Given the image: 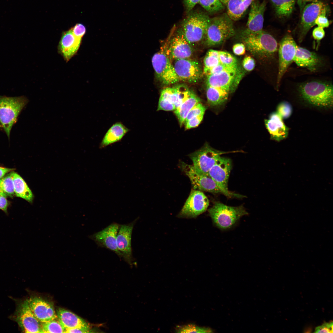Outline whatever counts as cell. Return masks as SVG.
Wrapping results in <instances>:
<instances>
[{
    "label": "cell",
    "mask_w": 333,
    "mask_h": 333,
    "mask_svg": "<svg viewBox=\"0 0 333 333\" xmlns=\"http://www.w3.org/2000/svg\"><path fill=\"white\" fill-rule=\"evenodd\" d=\"M15 320L25 333H43L41 323L35 317L29 305L28 299L19 303L15 314Z\"/></svg>",
    "instance_id": "13"
},
{
    "label": "cell",
    "mask_w": 333,
    "mask_h": 333,
    "mask_svg": "<svg viewBox=\"0 0 333 333\" xmlns=\"http://www.w3.org/2000/svg\"><path fill=\"white\" fill-rule=\"evenodd\" d=\"M232 166L230 158L220 156L209 170L208 176L225 195L229 197H244V196L232 192L228 189V182Z\"/></svg>",
    "instance_id": "7"
},
{
    "label": "cell",
    "mask_w": 333,
    "mask_h": 333,
    "mask_svg": "<svg viewBox=\"0 0 333 333\" xmlns=\"http://www.w3.org/2000/svg\"><path fill=\"white\" fill-rule=\"evenodd\" d=\"M230 92L221 88L207 86L206 94L209 104L216 106L223 104L228 99Z\"/></svg>",
    "instance_id": "29"
},
{
    "label": "cell",
    "mask_w": 333,
    "mask_h": 333,
    "mask_svg": "<svg viewBox=\"0 0 333 333\" xmlns=\"http://www.w3.org/2000/svg\"><path fill=\"white\" fill-rule=\"evenodd\" d=\"M28 101V99L24 96H0V124L8 138L18 115Z\"/></svg>",
    "instance_id": "5"
},
{
    "label": "cell",
    "mask_w": 333,
    "mask_h": 333,
    "mask_svg": "<svg viewBox=\"0 0 333 333\" xmlns=\"http://www.w3.org/2000/svg\"><path fill=\"white\" fill-rule=\"evenodd\" d=\"M177 85L172 87H167L163 89L161 92L160 97L174 104L175 105L177 101Z\"/></svg>",
    "instance_id": "37"
},
{
    "label": "cell",
    "mask_w": 333,
    "mask_h": 333,
    "mask_svg": "<svg viewBox=\"0 0 333 333\" xmlns=\"http://www.w3.org/2000/svg\"><path fill=\"white\" fill-rule=\"evenodd\" d=\"M208 212L215 225L222 229L231 228L241 217L248 214L242 205L232 207L219 202L215 203Z\"/></svg>",
    "instance_id": "6"
},
{
    "label": "cell",
    "mask_w": 333,
    "mask_h": 333,
    "mask_svg": "<svg viewBox=\"0 0 333 333\" xmlns=\"http://www.w3.org/2000/svg\"><path fill=\"white\" fill-rule=\"evenodd\" d=\"M312 34L314 39L316 40L317 43V47L318 48L321 40L324 38L325 35L324 28L318 26L314 29Z\"/></svg>",
    "instance_id": "47"
},
{
    "label": "cell",
    "mask_w": 333,
    "mask_h": 333,
    "mask_svg": "<svg viewBox=\"0 0 333 333\" xmlns=\"http://www.w3.org/2000/svg\"><path fill=\"white\" fill-rule=\"evenodd\" d=\"M235 34L233 20L224 13L210 18L204 39L207 45L214 46L222 43Z\"/></svg>",
    "instance_id": "4"
},
{
    "label": "cell",
    "mask_w": 333,
    "mask_h": 333,
    "mask_svg": "<svg viewBox=\"0 0 333 333\" xmlns=\"http://www.w3.org/2000/svg\"><path fill=\"white\" fill-rule=\"evenodd\" d=\"M297 45L292 36L286 35L282 39L278 50L279 65L277 78L278 86L288 67L294 61Z\"/></svg>",
    "instance_id": "12"
},
{
    "label": "cell",
    "mask_w": 333,
    "mask_h": 333,
    "mask_svg": "<svg viewBox=\"0 0 333 333\" xmlns=\"http://www.w3.org/2000/svg\"><path fill=\"white\" fill-rule=\"evenodd\" d=\"M176 109L175 105L160 97L157 110H162L166 111L175 110Z\"/></svg>",
    "instance_id": "44"
},
{
    "label": "cell",
    "mask_w": 333,
    "mask_h": 333,
    "mask_svg": "<svg viewBox=\"0 0 333 333\" xmlns=\"http://www.w3.org/2000/svg\"><path fill=\"white\" fill-rule=\"evenodd\" d=\"M177 332H212L213 330L209 328L198 327L193 324L178 326L175 330Z\"/></svg>",
    "instance_id": "36"
},
{
    "label": "cell",
    "mask_w": 333,
    "mask_h": 333,
    "mask_svg": "<svg viewBox=\"0 0 333 333\" xmlns=\"http://www.w3.org/2000/svg\"><path fill=\"white\" fill-rule=\"evenodd\" d=\"M29 306L36 319L44 323L57 318L52 304L39 297H32L28 299Z\"/></svg>",
    "instance_id": "19"
},
{
    "label": "cell",
    "mask_w": 333,
    "mask_h": 333,
    "mask_svg": "<svg viewBox=\"0 0 333 333\" xmlns=\"http://www.w3.org/2000/svg\"><path fill=\"white\" fill-rule=\"evenodd\" d=\"M199 3L207 11L214 14L224 9V6L220 0H199Z\"/></svg>",
    "instance_id": "34"
},
{
    "label": "cell",
    "mask_w": 333,
    "mask_h": 333,
    "mask_svg": "<svg viewBox=\"0 0 333 333\" xmlns=\"http://www.w3.org/2000/svg\"><path fill=\"white\" fill-rule=\"evenodd\" d=\"M204 114H201L194 117L184 123L186 129H190L197 126L202 120Z\"/></svg>",
    "instance_id": "46"
},
{
    "label": "cell",
    "mask_w": 333,
    "mask_h": 333,
    "mask_svg": "<svg viewBox=\"0 0 333 333\" xmlns=\"http://www.w3.org/2000/svg\"><path fill=\"white\" fill-rule=\"evenodd\" d=\"M327 12H324L318 16L314 22L315 25H316L323 28L329 26V22L326 16Z\"/></svg>",
    "instance_id": "45"
},
{
    "label": "cell",
    "mask_w": 333,
    "mask_h": 333,
    "mask_svg": "<svg viewBox=\"0 0 333 333\" xmlns=\"http://www.w3.org/2000/svg\"><path fill=\"white\" fill-rule=\"evenodd\" d=\"M180 166L181 170L189 178L193 189L214 194L221 193L215 183L209 176L197 171L192 165L182 161Z\"/></svg>",
    "instance_id": "11"
},
{
    "label": "cell",
    "mask_w": 333,
    "mask_h": 333,
    "mask_svg": "<svg viewBox=\"0 0 333 333\" xmlns=\"http://www.w3.org/2000/svg\"><path fill=\"white\" fill-rule=\"evenodd\" d=\"M219 59L220 63L226 66L237 65L236 59L228 52L219 51Z\"/></svg>",
    "instance_id": "39"
},
{
    "label": "cell",
    "mask_w": 333,
    "mask_h": 333,
    "mask_svg": "<svg viewBox=\"0 0 333 333\" xmlns=\"http://www.w3.org/2000/svg\"><path fill=\"white\" fill-rule=\"evenodd\" d=\"M315 0H297L301 12L307 2H312Z\"/></svg>",
    "instance_id": "54"
},
{
    "label": "cell",
    "mask_w": 333,
    "mask_h": 333,
    "mask_svg": "<svg viewBox=\"0 0 333 333\" xmlns=\"http://www.w3.org/2000/svg\"><path fill=\"white\" fill-rule=\"evenodd\" d=\"M64 333H87L86 331L79 328H73L65 330Z\"/></svg>",
    "instance_id": "53"
},
{
    "label": "cell",
    "mask_w": 333,
    "mask_h": 333,
    "mask_svg": "<svg viewBox=\"0 0 333 333\" xmlns=\"http://www.w3.org/2000/svg\"><path fill=\"white\" fill-rule=\"evenodd\" d=\"M255 0H230L226 7L227 14L233 21L239 20Z\"/></svg>",
    "instance_id": "27"
},
{
    "label": "cell",
    "mask_w": 333,
    "mask_h": 333,
    "mask_svg": "<svg viewBox=\"0 0 333 333\" xmlns=\"http://www.w3.org/2000/svg\"><path fill=\"white\" fill-rule=\"evenodd\" d=\"M327 7L323 2L314 1L306 5L301 11V17L299 26L298 40L301 42L307 33L315 25V21L321 13L327 12Z\"/></svg>",
    "instance_id": "10"
},
{
    "label": "cell",
    "mask_w": 333,
    "mask_h": 333,
    "mask_svg": "<svg viewBox=\"0 0 333 333\" xmlns=\"http://www.w3.org/2000/svg\"><path fill=\"white\" fill-rule=\"evenodd\" d=\"M9 205V203L6 197L0 195V209L7 213V208Z\"/></svg>",
    "instance_id": "52"
},
{
    "label": "cell",
    "mask_w": 333,
    "mask_h": 333,
    "mask_svg": "<svg viewBox=\"0 0 333 333\" xmlns=\"http://www.w3.org/2000/svg\"><path fill=\"white\" fill-rule=\"evenodd\" d=\"M173 65L180 81L195 83L200 80L203 74L199 62L190 58L175 60Z\"/></svg>",
    "instance_id": "14"
},
{
    "label": "cell",
    "mask_w": 333,
    "mask_h": 333,
    "mask_svg": "<svg viewBox=\"0 0 333 333\" xmlns=\"http://www.w3.org/2000/svg\"><path fill=\"white\" fill-rule=\"evenodd\" d=\"M266 2L255 0L250 5L245 30L250 32H257L263 30L264 14L266 9Z\"/></svg>",
    "instance_id": "21"
},
{
    "label": "cell",
    "mask_w": 333,
    "mask_h": 333,
    "mask_svg": "<svg viewBox=\"0 0 333 333\" xmlns=\"http://www.w3.org/2000/svg\"><path fill=\"white\" fill-rule=\"evenodd\" d=\"M130 131V130L121 122H117L113 124L104 136L99 148L102 149L120 141Z\"/></svg>",
    "instance_id": "26"
},
{
    "label": "cell",
    "mask_w": 333,
    "mask_h": 333,
    "mask_svg": "<svg viewBox=\"0 0 333 333\" xmlns=\"http://www.w3.org/2000/svg\"><path fill=\"white\" fill-rule=\"evenodd\" d=\"M168 44L165 51L170 60L190 58L194 52L193 46L179 29Z\"/></svg>",
    "instance_id": "16"
},
{
    "label": "cell",
    "mask_w": 333,
    "mask_h": 333,
    "mask_svg": "<svg viewBox=\"0 0 333 333\" xmlns=\"http://www.w3.org/2000/svg\"><path fill=\"white\" fill-rule=\"evenodd\" d=\"M120 226L117 223H113L101 231L89 236L88 237L98 246L111 250L122 258L116 244L117 236Z\"/></svg>",
    "instance_id": "17"
},
{
    "label": "cell",
    "mask_w": 333,
    "mask_h": 333,
    "mask_svg": "<svg viewBox=\"0 0 333 333\" xmlns=\"http://www.w3.org/2000/svg\"><path fill=\"white\" fill-rule=\"evenodd\" d=\"M237 72L236 67L217 74L207 76V86L221 88L230 92L235 87L234 81Z\"/></svg>",
    "instance_id": "22"
},
{
    "label": "cell",
    "mask_w": 333,
    "mask_h": 333,
    "mask_svg": "<svg viewBox=\"0 0 333 333\" xmlns=\"http://www.w3.org/2000/svg\"><path fill=\"white\" fill-rule=\"evenodd\" d=\"M277 15L280 18L289 17L294 8L296 0H270Z\"/></svg>",
    "instance_id": "31"
},
{
    "label": "cell",
    "mask_w": 333,
    "mask_h": 333,
    "mask_svg": "<svg viewBox=\"0 0 333 333\" xmlns=\"http://www.w3.org/2000/svg\"><path fill=\"white\" fill-rule=\"evenodd\" d=\"M220 63L219 59V51L210 49L207 53L204 60L203 73Z\"/></svg>",
    "instance_id": "33"
},
{
    "label": "cell",
    "mask_w": 333,
    "mask_h": 333,
    "mask_svg": "<svg viewBox=\"0 0 333 333\" xmlns=\"http://www.w3.org/2000/svg\"><path fill=\"white\" fill-rule=\"evenodd\" d=\"M209 205V200L202 191L193 189L180 211V215L190 218L196 217L205 212Z\"/></svg>",
    "instance_id": "15"
},
{
    "label": "cell",
    "mask_w": 333,
    "mask_h": 333,
    "mask_svg": "<svg viewBox=\"0 0 333 333\" xmlns=\"http://www.w3.org/2000/svg\"><path fill=\"white\" fill-rule=\"evenodd\" d=\"M301 97L307 103L324 109L333 107V88L330 82L313 80L303 83L298 86Z\"/></svg>",
    "instance_id": "1"
},
{
    "label": "cell",
    "mask_w": 333,
    "mask_h": 333,
    "mask_svg": "<svg viewBox=\"0 0 333 333\" xmlns=\"http://www.w3.org/2000/svg\"><path fill=\"white\" fill-rule=\"evenodd\" d=\"M254 60L249 56H245L243 61L242 65L245 70L248 71L253 70L255 66Z\"/></svg>",
    "instance_id": "48"
},
{
    "label": "cell",
    "mask_w": 333,
    "mask_h": 333,
    "mask_svg": "<svg viewBox=\"0 0 333 333\" xmlns=\"http://www.w3.org/2000/svg\"><path fill=\"white\" fill-rule=\"evenodd\" d=\"M298 66L315 72L321 67L322 61L316 53L297 45L294 61Z\"/></svg>",
    "instance_id": "23"
},
{
    "label": "cell",
    "mask_w": 333,
    "mask_h": 333,
    "mask_svg": "<svg viewBox=\"0 0 333 333\" xmlns=\"http://www.w3.org/2000/svg\"><path fill=\"white\" fill-rule=\"evenodd\" d=\"M236 67H237V65L231 66H226L220 63L218 65L208 70L204 74L207 76L210 75L217 74L225 70Z\"/></svg>",
    "instance_id": "42"
},
{
    "label": "cell",
    "mask_w": 333,
    "mask_h": 333,
    "mask_svg": "<svg viewBox=\"0 0 333 333\" xmlns=\"http://www.w3.org/2000/svg\"><path fill=\"white\" fill-rule=\"evenodd\" d=\"M206 108L200 102L195 105L188 113L184 123L196 116L204 114Z\"/></svg>",
    "instance_id": "41"
},
{
    "label": "cell",
    "mask_w": 333,
    "mask_h": 333,
    "mask_svg": "<svg viewBox=\"0 0 333 333\" xmlns=\"http://www.w3.org/2000/svg\"><path fill=\"white\" fill-rule=\"evenodd\" d=\"M222 4L225 6H226L228 2L230 0H220Z\"/></svg>",
    "instance_id": "56"
},
{
    "label": "cell",
    "mask_w": 333,
    "mask_h": 333,
    "mask_svg": "<svg viewBox=\"0 0 333 333\" xmlns=\"http://www.w3.org/2000/svg\"><path fill=\"white\" fill-rule=\"evenodd\" d=\"M230 152L216 150L205 144L199 150L190 154L189 156L192 165L198 172L208 176V172L218 158Z\"/></svg>",
    "instance_id": "9"
},
{
    "label": "cell",
    "mask_w": 333,
    "mask_h": 333,
    "mask_svg": "<svg viewBox=\"0 0 333 333\" xmlns=\"http://www.w3.org/2000/svg\"><path fill=\"white\" fill-rule=\"evenodd\" d=\"M293 112L292 105L286 101L280 102L276 108V112L283 119L289 118Z\"/></svg>",
    "instance_id": "38"
},
{
    "label": "cell",
    "mask_w": 333,
    "mask_h": 333,
    "mask_svg": "<svg viewBox=\"0 0 333 333\" xmlns=\"http://www.w3.org/2000/svg\"><path fill=\"white\" fill-rule=\"evenodd\" d=\"M0 125H1L0 124Z\"/></svg>",
    "instance_id": "57"
},
{
    "label": "cell",
    "mask_w": 333,
    "mask_h": 333,
    "mask_svg": "<svg viewBox=\"0 0 333 333\" xmlns=\"http://www.w3.org/2000/svg\"><path fill=\"white\" fill-rule=\"evenodd\" d=\"M177 99L175 104L176 109L179 107L188 96L190 90L187 86L183 84L177 85Z\"/></svg>",
    "instance_id": "40"
},
{
    "label": "cell",
    "mask_w": 333,
    "mask_h": 333,
    "mask_svg": "<svg viewBox=\"0 0 333 333\" xmlns=\"http://www.w3.org/2000/svg\"><path fill=\"white\" fill-rule=\"evenodd\" d=\"M244 44L252 53L264 57L273 56L278 49V43L270 34L262 30L250 32L245 29L241 32Z\"/></svg>",
    "instance_id": "2"
},
{
    "label": "cell",
    "mask_w": 333,
    "mask_h": 333,
    "mask_svg": "<svg viewBox=\"0 0 333 333\" xmlns=\"http://www.w3.org/2000/svg\"><path fill=\"white\" fill-rule=\"evenodd\" d=\"M13 169L0 167V179L7 173L12 171Z\"/></svg>",
    "instance_id": "55"
},
{
    "label": "cell",
    "mask_w": 333,
    "mask_h": 333,
    "mask_svg": "<svg viewBox=\"0 0 333 333\" xmlns=\"http://www.w3.org/2000/svg\"><path fill=\"white\" fill-rule=\"evenodd\" d=\"M187 14L179 30L193 46L204 39L210 18L199 11L192 10Z\"/></svg>",
    "instance_id": "3"
},
{
    "label": "cell",
    "mask_w": 333,
    "mask_h": 333,
    "mask_svg": "<svg viewBox=\"0 0 333 333\" xmlns=\"http://www.w3.org/2000/svg\"><path fill=\"white\" fill-rule=\"evenodd\" d=\"M265 123L271 139L279 142L287 137L289 128L276 112L271 113L269 118L265 120Z\"/></svg>",
    "instance_id": "24"
},
{
    "label": "cell",
    "mask_w": 333,
    "mask_h": 333,
    "mask_svg": "<svg viewBox=\"0 0 333 333\" xmlns=\"http://www.w3.org/2000/svg\"><path fill=\"white\" fill-rule=\"evenodd\" d=\"M232 50L234 53L238 56L244 55L245 52L246 47L244 43H237L232 47Z\"/></svg>",
    "instance_id": "50"
},
{
    "label": "cell",
    "mask_w": 333,
    "mask_h": 333,
    "mask_svg": "<svg viewBox=\"0 0 333 333\" xmlns=\"http://www.w3.org/2000/svg\"><path fill=\"white\" fill-rule=\"evenodd\" d=\"M200 102V100L192 91H190L186 99L181 105L174 110L180 126L184 123L189 112L197 104Z\"/></svg>",
    "instance_id": "28"
},
{
    "label": "cell",
    "mask_w": 333,
    "mask_h": 333,
    "mask_svg": "<svg viewBox=\"0 0 333 333\" xmlns=\"http://www.w3.org/2000/svg\"><path fill=\"white\" fill-rule=\"evenodd\" d=\"M56 319L41 323V327L43 333L64 332V330L62 325L58 320L56 321Z\"/></svg>",
    "instance_id": "35"
},
{
    "label": "cell",
    "mask_w": 333,
    "mask_h": 333,
    "mask_svg": "<svg viewBox=\"0 0 333 333\" xmlns=\"http://www.w3.org/2000/svg\"><path fill=\"white\" fill-rule=\"evenodd\" d=\"M15 194L11 173L0 179V195L5 197H12Z\"/></svg>",
    "instance_id": "32"
},
{
    "label": "cell",
    "mask_w": 333,
    "mask_h": 333,
    "mask_svg": "<svg viewBox=\"0 0 333 333\" xmlns=\"http://www.w3.org/2000/svg\"><path fill=\"white\" fill-rule=\"evenodd\" d=\"M82 39L75 36L71 28L62 33L58 46L59 53L67 62L69 61L78 51Z\"/></svg>",
    "instance_id": "20"
},
{
    "label": "cell",
    "mask_w": 333,
    "mask_h": 333,
    "mask_svg": "<svg viewBox=\"0 0 333 333\" xmlns=\"http://www.w3.org/2000/svg\"><path fill=\"white\" fill-rule=\"evenodd\" d=\"M58 320L65 330L79 328L89 332L90 325L84 319L74 313L59 308L57 311Z\"/></svg>",
    "instance_id": "25"
},
{
    "label": "cell",
    "mask_w": 333,
    "mask_h": 333,
    "mask_svg": "<svg viewBox=\"0 0 333 333\" xmlns=\"http://www.w3.org/2000/svg\"><path fill=\"white\" fill-rule=\"evenodd\" d=\"M152 63L156 77L163 84L169 85L180 81L165 49L154 54Z\"/></svg>",
    "instance_id": "8"
},
{
    "label": "cell",
    "mask_w": 333,
    "mask_h": 333,
    "mask_svg": "<svg viewBox=\"0 0 333 333\" xmlns=\"http://www.w3.org/2000/svg\"><path fill=\"white\" fill-rule=\"evenodd\" d=\"M11 174L16 196L31 202L33 198V194L25 182L17 173L12 172Z\"/></svg>",
    "instance_id": "30"
},
{
    "label": "cell",
    "mask_w": 333,
    "mask_h": 333,
    "mask_svg": "<svg viewBox=\"0 0 333 333\" xmlns=\"http://www.w3.org/2000/svg\"><path fill=\"white\" fill-rule=\"evenodd\" d=\"M138 218L131 223L120 225L116 237L117 249L122 258L130 265L133 261L131 248V236L134 227Z\"/></svg>",
    "instance_id": "18"
},
{
    "label": "cell",
    "mask_w": 333,
    "mask_h": 333,
    "mask_svg": "<svg viewBox=\"0 0 333 333\" xmlns=\"http://www.w3.org/2000/svg\"><path fill=\"white\" fill-rule=\"evenodd\" d=\"M186 12L188 14L192 10L196 4L199 3V0H183Z\"/></svg>",
    "instance_id": "51"
},
{
    "label": "cell",
    "mask_w": 333,
    "mask_h": 333,
    "mask_svg": "<svg viewBox=\"0 0 333 333\" xmlns=\"http://www.w3.org/2000/svg\"><path fill=\"white\" fill-rule=\"evenodd\" d=\"M315 332L332 333L333 332L332 322L326 323L315 328Z\"/></svg>",
    "instance_id": "49"
},
{
    "label": "cell",
    "mask_w": 333,
    "mask_h": 333,
    "mask_svg": "<svg viewBox=\"0 0 333 333\" xmlns=\"http://www.w3.org/2000/svg\"><path fill=\"white\" fill-rule=\"evenodd\" d=\"M73 34L77 37L82 39L86 32L85 26L81 23H78L71 28Z\"/></svg>",
    "instance_id": "43"
}]
</instances>
